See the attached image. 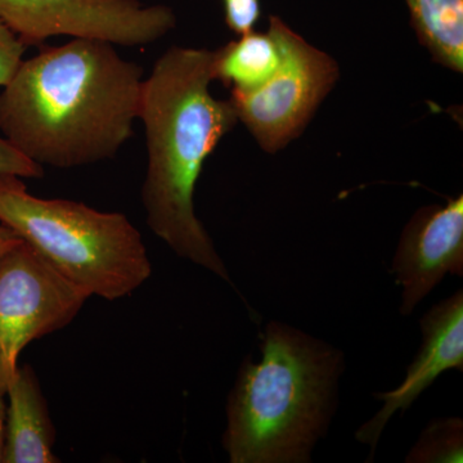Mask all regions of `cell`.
<instances>
[{"instance_id":"obj_7","label":"cell","mask_w":463,"mask_h":463,"mask_svg":"<svg viewBox=\"0 0 463 463\" xmlns=\"http://www.w3.org/2000/svg\"><path fill=\"white\" fill-rule=\"evenodd\" d=\"M0 20L27 47L61 35L141 47L176 26L172 8L139 0H0Z\"/></svg>"},{"instance_id":"obj_18","label":"cell","mask_w":463,"mask_h":463,"mask_svg":"<svg viewBox=\"0 0 463 463\" xmlns=\"http://www.w3.org/2000/svg\"><path fill=\"white\" fill-rule=\"evenodd\" d=\"M5 392L0 386V462H2L3 444H5V413L7 408L5 403Z\"/></svg>"},{"instance_id":"obj_2","label":"cell","mask_w":463,"mask_h":463,"mask_svg":"<svg viewBox=\"0 0 463 463\" xmlns=\"http://www.w3.org/2000/svg\"><path fill=\"white\" fill-rule=\"evenodd\" d=\"M213 81L214 51L185 47L169 48L143 80L142 203L146 223L178 257L231 282L194 203L203 164L239 123L231 100L213 96Z\"/></svg>"},{"instance_id":"obj_8","label":"cell","mask_w":463,"mask_h":463,"mask_svg":"<svg viewBox=\"0 0 463 463\" xmlns=\"http://www.w3.org/2000/svg\"><path fill=\"white\" fill-rule=\"evenodd\" d=\"M392 273L403 288V316L412 315L447 274L463 276L462 194L414 213L399 241Z\"/></svg>"},{"instance_id":"obj_9","label":"cell","mask_w":463,"mask_h":463,"mask_svg":"<svg viewBox=\"0 0 463 463\" xmlns=\"http://www.w3.org/2000/svg\"><path fill=\"white\" fill-rule=\"evenodd\" d=\"M422 345L408 367L405 379L397 389L374 395L383 407L365 422L355 437L374 447L392 414L404 413L426 389L430 388L441 373L449 370L463 371V294L457 291L440 301L423 316Z\"/></svg>"},{"instance_id":"obj_3","label":"cell","mask_w":463,"mask_h":463,"mask_svg":"<svg viewBox=\"0 0 463 463\" xmlns=\"http://www.w3.org/2000/svg\"><path fill=\"white\" fill-rule=\"evenodd\" d=\"M261 354L242 364L228 398L225 452L232 463L310 462L336 408L343 353L270 322Z\"/></svg>"},{"instance_id":"obj_11","label":"cell","mask_w":463,"mask_h":463,"mask_svg":"<svg viewBox=\"0 0 463 463\" xmlns=\"http://www.w3.org/2000/svg\"><path fill=\"white\" fill-rule=\"evenodd\" d=\"M282 62V44L276 18L267 32L252 30L214 51V80L231 90H252L267 83Z\"/></svg>"},{"instance_id":"obj_16","label":"cell","mask_w":463,"mask_h":463,"mask_svg":"<svg viewBox=\"0 0 463 463\" xmlns=\"http://www.w3.org/2000/svg\"><path fill=\"white\" fill-rule=\"evenodd\" d=\"M0 175L41 179L44 175V169L21 154L7 139L0 137Z\"/></svg>"},{"instance_id":"obj_6","label":"cell","mask_w":463,"mask_h":463,"mask_svg":"<svg viewBox=\"0 0 463 463\" xmlns=\"http://www.w3.org/2000/svg\"><path fill=\"white\" fill-rule=\"evenodd\" d=\"M88 298L25 241L0 258V386L5 392L21 352L74 321Z\"/></svg>"},{"instance_id":"obj_1","label":"cell","mask_w":463,"mask_h":463,"mask_svg":"<svg viewBox=\"0 0 463 463\" xmlns=\"http://www.w3.org/2000/svg\"><path fill=\"white\" fill-rule=\"evenodd\" d=\"M142 88V67L111 43L45 47L0 91V130L39 165H90L116 156L132 137Z\"/></svg>"},{"instance_id":"obj_5","label":"cell","mask_w":463,"mask_h":463,"mask_svg":"<svg viewBox=\"0 0 463 463\" xmlns=\"http://www.w3.org/2000/svg\"><path fill=\"white\" fill-rule=\"evenodd\" d=\"M274 18L281 66L267 83L252 90H231L230 97L239 121L268 154L288 147L304 133L340 78L330 54L309 44L281 17Z\"/></svg>"},{"instance_id":"obj_14","label":"cell","mask_w":463,"mask_h":463,"mask_svg":"<svg viewBox=\"0 0 463 463\" xmlns=\"http://www.w3.org/2000/svg\"><path fill=\"white\" fill-rule=\"evenodd\" d=\"M27 45L0 20V87H5L16 74Z\"/></svg>"},{"instance_id":"obj_12","label":"cell","mask_w":463,"mask_h":463,"mask_svg":"<svg viewBox=\"0 0 463 463\" xmlns=\"http://www.w3.org/2000/svg\"><path fill=\"white\" fill-rule=\"evenodd\" d=\"M420 44L438 65L463 72V0H404Z\"/></svg>"},{"instance_id":"obj_15","label":"cell","mask_w":463,"mask_h":463,"mask_svg":"<svg viewBox=\"0 0 463 463\" xmlns=\"http://www.w3.org/2000/svg\"><path fill=\"white\" fill-rule=\"evenodd\" d=\"M225 24L236 35L255 30L260 18V0H223Z\"/></svg>"},{"instance_id":"obj_4","label":"cell","mask_w":463,"mask_h":463,"mask_svg":"<svg viewBox=\"0 0 463 463\" xmlns=\"http://www.w3.org/2000/svg\"><path fill=\"white\" fill-rule=\"evenodd\" d=\"M0 223L90 297H129L151 277L147 249L127 216L33 196L20 176L0 175Z\"/></svg>"},{"instance_id":"obj_17","label":"cell","mask_w":463,"mask_h":463,"mask_svg":"<svg viewBox=\"0 0 463 463\" xmlns=\"http://www.w3.org/2000/svg\"><path fill=\"white\" fill-rule=\"evenodd\" d=\"M23 242L24 240L18 236L16 232L5 227V224H0V258Z\"/></svg>"},{"instance_id":"obj_13","label":"cell","mask_w":463,"mask_h":463,"mask_svg":"<svg viewBox=\"0 0 463 463\" xmlns=\"http://www.w3.org/2000/svg\"><path fill=\"white\" fill-rule=\"evenodd\" d=\"M463 423L458 417L432 421L423 430L405 462L444 463L463 461Z\"/></svg>"},{"instance_id":"obj_10","label":"cell","mask_w":463,"mask_h":463,"mask_svg":"<svg viewBox=\"0 0 463 463\" xmlns=\"http://www.w3.org/2000/svg\"><path fill=\"white\" fill-rule=\"evenodd\" d=\"M3 463H58L56 429L32 365L17 367L7 392Z\"/></svg>"}]
</instances>
